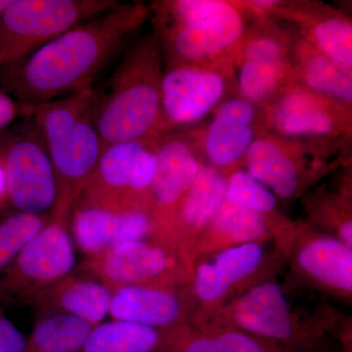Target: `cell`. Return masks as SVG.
Masks as SVG:
<instances>
[{"label":"cell","mask_w":352,"mask_h":352,"mask_svg":"<svg viewBox=\"0 0 352 352\" xmlns=\"http://www.w3.org/2000/svg\"><path fill=\"white\" fill-rule=\"evenodd\" d=\"M205 315L214 320L199 328L238 329L289 352L311 351L326 332L325 324L302 319V314L294 310L283 288L272 280L254 285Z\"/></svg>","instance_id":"5"},{"label":"cell","mask_w":352,"mask_h":352,"mask_svg":"<svg viewBox=\"0 0 352 352\" xmlns=\"http://www.w3.org/2000/svg\"><path fill=\"white\" fill-rule=\"evenodd\" d=\"M182 328L162 330L131 322H106L94 326L80 352H161Z\"/></svg>","instance_id":"26"},{"label":"cell","mask_w":352,"mask_h":352,"mask_svg":"<svg viewBox=\"0 0 352 352\" xmlns=\"http://www.w3.org/2000/svg\"><path fill=\"white\" fill-rule=\"evenodd\" d=\"M118 3L115 0H10L0 14V64L22 59Z\"/></svg>","instance_id":"7"},{"label":"cell","mask_w":352,"mask_h":352,"mask_svg":"<svg viewBox=\"0 0 352 352\" xmlns=\"http://www.w3.org/2000/svg\"><path fill=\"white\" fill-rule=\"evenodd\" d=\"M226 187L227 176L201 162L193 184L178 204L168 223L156 238L178 245L189 256L190 248L194 241L210 224L226 201Z\"/></svg>","instance_id":"20"},{"label":"cell","mask_w":352,"mask_h":352,"mask_svg":"<svg viewBox=\"0 0 352 352\" xmlns=\"http://www.w3.org/2000/svg\"><path fill=\"white\" fill-rule=\"evenodd\" d=\"M1 67H2V66H1V64H0V68H1Z\"/></svg>","instance_id":"36"},{"label":"cell","mask_w":352,"mask_h":352,"mask_svg":"<svg viewBox=\"0 0 352 352\" xmlns=\"http://www.w3.org/2000/svg\"><path fill=\"white\" fill-rule=\"evenodd\" d=\"M307 210L315 226L352 248L351 200L347 194L318 192L307 199Z\"/></svg>","instance_id":"30"},{"label":"cell","mask_w":352,"mask_h":352,"mask_svg":"<svg viewBox=\"0 0 352 352\" xmlns=\"http://www.w3.org/2000/svg\"><path fill=\"white\" fill-rule=\"evenodd\" d=\"M25 340L27 338L7 318L0 307V352H24Z\"/></svg>","instance_id":"32"},{"label":"cell","mask_w":352,"mask_h":352,"mask_svg":"<svg viewBox=\"0 0 352 352\" xmlns=\"http://www.w3.org/2000/svg\"><path fill=\"white\" fill-rule=\"evenodd\" d=\"M75 265L69 226L50 219L0 273V303L32 305Z\"/></svg>","instance_id":"10"},{"label":"cell","mask_w":352,"mask_h":352,"mask_svg":"<svg viewBox=\"0 0 352 352\" xmlns=\"http://www.w3.org/2000/svg\"><path fill=\"white\" fill-rule=\"evenodd\" d=\"M254 14L240 2L171 0L150 4L166 64H191L234 71L236 50Z\"/></svg>","instance_id":"3"},{"label":"cell","mask_w":352,"mask_h":352,"mask_svg":"<svg viewBox=\"0 0 352 352\" xmlns=\"http://www.w3.org/2000/svg\"><path fill=\"white\" fill-rule=\"evenodd\" d=\"M9 2H10V0H0V14L3 12L4 9L8 6Z\"/></svg>","instance_id":"35"},{"label":"cell","mask_w":352,"mask_h":352,"mask_svg":"<svg viewBox=\"0 0 352 352\" xmlns=\"http://www.w3.org/2000/svg\"><path fill=\"white\" fill-rule=\"evenodd\" d=\"M329 157L310 146L263 132L250 148L244 168L277 198L295 200L335 168Z\"/></svg>","instance_id":"13"},{"label":"cell","mask_w":352,"mask_h":352,"mask_svg":"<svg viewBox=\"0 0 352 352\" xmlns=\"http://www.w3.org/2000/svg\"><path fill=\"white\" fill-rule=\"evenodd\" d=\"M94 89L34 107H22L43 139L57 186L50 219L69 226L104 150L94 122Z\"/></svg>","instance_id":"4"},{"label":"cell","mask_w":352,"mask_h":352,"mask_svg":"<svg viewBox=\"0 0 352 352\" xmlns=\"http://www.w3.org/2000/svg\"><path fill=\"white\" fill-rule=\"evenodd\" d=\"M157 168L151 189L153 235L156 237L170 221L178 204L200 170L201 160L186 129L157 138Z\"/></svg>","instance_id":"17"},{"label":"cell","mask_w":352,"mask_h":352,"mask_svg":"<svg viewBox=\"0 0 352 352\" xmlns=\"http://www.w3.org/2000/svg\"><path fill=\"white\" fill-rule=\"evenodd\" d=\"M236 90L235 72L191 64H166L162 78L161 135L200 122Z\"/></svg>","instance_id":"12"},{"label":"cell","mask_w":352,"mask_h":352,"mask_svg":"<svg viewBox=\"0 0 352 352\" xmlns=\"http://www.w3.org/2000/svg\"><path fill=\"white\" fill-rule=\"evenodd\" d=\"M288 258L296 276L310 287L340 298L352 295V248L309 224L296 226Z\"/></svg>","instance_id":"16"},{"label":"cell","mask_w":352,"mask_h":352,"mask_svg":"<svg viewBox=\"0 0 352 352\" xmlns=\"http://www.w3.org/2000/svg\"><path fill=\"white\" fill-rule=\"evenodd\" d=\"M22 115V108L15 99L0 90V131L13 124Z\"/></svg>","instance_id":"33"},{"label":"cell","mask_w":352,"mask_h":352,"mask_svg":"<svg viewBox=\"0 0 352 352\" xmlns=\"http://www.w3.org/2000/svg\"><path fill=\"white\" fill-rule=\"evenodd\" d=\"M194 298L190 285H134L113 289L109 315L113 320L170 330L189 325Z\"/></svg>","instance_id":"18"},{"label":"cell","mask_w":352,"mask_h":352,"mask_svg":"<svg viewBox=\"0 0 352 352\" xmlns=\"http://www.w3.org/2000/svg\"><path fill=\"white\" fill-rule=\"evenodd\" d=\"M72 238L85 254L94 256L129 241L152 237L147 210H116L78 203L69 222Z\"/></svg>","instance_id":"19"},{"label":"cell","mask_w":352,"mask_h":352,"mask_svg":"<svg viewBox=\"0 0 352 352\" xmlns=\"http://www.w3.org/2000/svg\"><path fill=\"white\" fill-rule=\"evenodd\" d=\"M238 96L259 108L267 107L295 83L291 60H250L234 67Z\"/></svg>","instance_id":"28"},{"label":"cell","mask_w":352,"mask_h":352,"mask_svg":"<svg viewBox=\"0 0 352 352\" xmlns=\"http://www.w3.org/2000/svg\"><path fill=\"white\" fill-rule=\"evenodd\" d=\"M226 200L265 217L280 252L288 258L296 224L278 210V198L265 185L243 168L233 171L227 176Z\"/></svg>","instance_id":"25"},{"label":"cell","mask_w":352,"mask_h":352,"mask_svg":"<svg viewBox=\"0 0 352 352\" xmlns=\"http://www.w3.org/2000/svg\"><path fill=\"white\" fill-rule=\"evenodd\" d=\"M94 327L71 315H38L24 352H80Z\"/></svg>","instance_id":"29"},{"label":"cell","mask_w":352,"mask_h":352,"mask_svg":"<svg viewBox=\"0 0 352 352\" xmlns=\"http://www.w3.org/2000/svg\"><path fill=\"white\" fill-rule=\"evenodd\" d=\"M9 206H10V203H9L6 171H4L3 164L0 160V212Z\"/></svg>","instance_id":"34"},{"label":"cell","mask_w":352,"mask_h":352,"mask_svg":"<svg viewBox=\"0 0 352 352\" xmlns=\"http://www.w3.org/2000/svg\"><path fill=\"white\" fill-rule=\"evenodd\" d=\"M163 52L154 31L129 43L100 91L94 122L104 148L161 136Z\"/></svg>","instance_id":"2"},{"label":"cell","mask_w":352,"mask_h":352,"mask_svg":"<svg viewBox=\"0 0 352 352\" xmlns=\"http://www.w3.org/2000/svg\"><path fill=\"white\" fill-rule=\"evenodd\" d=\"M291 63L295 83L352 110V71L344 69L305 38L294 41Z\"/></svg>","instance_id":"24"},{"label":"cell","mask_w":352,"mask_h":352,"mask_svg":"<svg viewBox=\"0 0 352 352\" xmlns=\"http://www.w3.org/2000/svg\"><path fill=\"white\" fill-rule=\"evenodd\" d=\"M273 239L268 220L247 208L237 207L226 200L214 219L190 248L194 265L201 256L249 243L263 244Z\"/></svg>","instance_id":"23"},{"label":"cell","mask_w":352,"mask_h":352,"mask_svg":"<svg viewBox=\"0 0 352 352\" xmlns=\"http://www.w3.org/2000/svg\"><path fill=\"white\" fill-rule=\"evenodd\" d=\"M112 291L98 280L74 270L38 296V315L67 314L97 326L110 311Z\"/></svg>","instance_id":"22"},{"label":"cell","mask_w":352,"mask_h":352,"mask_svg":"<svg viewBox=\"0 0 352 352\" xmlns=\"http://www.w3.org/2000/svg\"><path fill=\"white\" fill-rule=\"evenodd\" d=\"M150 18V4L118 3L0 68L2 87L22 107L91 89Z\"/></svg>","instance_id":"1"},{"label":"cell","mask_w":352,"mask_h":352,"mask_svg":"<svg viewBox=\"0 0 352 352\" xmlns=\"http://www.w3.org/2000/svg\"><path fill=\"white\" fill-rule=\"evenodd\" d=\"M203 163L226 176L244 168L245 156L259 134L265 132L263 108L241 97H230L215 109L201 131L187 129Z\"/></svg>","instance_id":"14"},{"label":"cell","mask_w":352,"mask_h":352,"mask_svg":"<svg viewBox=\"0 0 352 352\" xmlns=\"http://www.w3.org/2000/svg\"><path fill=\"white\" fill-rule=\"evenodd\" d=\"M272 15L296 23L315 50L352 71V22L346 14L320 2L278 1Z\"/></svg>","instance_id":"21"},{"label":"cell","mask_w":352,"mask_h":352,"mask_svg":"<svg viewBox=\"0 0 352 352\" xmlns=\"http://www.w3.org/2000/svg\"><path fill=\"white\" fill-rule=\"evenodd\" d=\"M194 263L182 248L156 237L129 241L85 256L76 271L98 280L111 291L134 285L186 286Z\"/></svg>","instance_id":"6"},{"label":"cell","mask_w":352,"mask_h":352,"mask_svg":"<svg viewBox=\"0 0 352 352\" xmlns=\"http://www.w3.org/2000/svg\"><path fill=\"white\" fill-rule=\"evenodd\" d=\"M50 219V214L16 212L0 219V273Z\"/></svg>","instance_id":"31"},{"label":"cell","mask_w":352,"mask_h":352,"mask_svg":"<svg viewBox=\"0 0 352 352\" xmlns=\"http://www.w3.org/2000/svg\"><path fill=\"white\" fill-rule=\"evenodd\" d=\"M157 138L104 148L78 203L109 210L151 212Z\"/></svg>","instance_id":"9"},{"label":"cell","mask_w":352,"mask_h":352,"mask_svg":"<svg viewBox=\"0 0 352 352\" xmlns=\"http://www.w3.org/2000/svg\"><path fill=\"white\" fill-rule=\"evenodd\" d=\"M266 254L263 244L249 243L208 254L194 265L190 287L205 312L223 307L263 278Z\"/></svg>","instance_id":"15"},{"label":"cell","mask_w":352,"mask_h":352,"mask_svg":"<svg viewBox=\"0 0 352 352\" xmlns=\"http://www.w3.org/2000/svg\"><path fill=\"white\" fill-rule=\"evenodd\" d=\"M9 203L17 212L47 214L57 199L56 180L43 139L31 118L0 138Z\"/></svg>","instance_id":"11"},{"label":"cell","mask_w":352,"mask_h":352,"mask_svg":"<svg viewBox=\"0 0 352 352\" xmlns=\"http://www.w3.org/2000/svg\"><path fill=\"white\" fill-rule=\"evenodd\" d=\"M161 352H289L274 342L235 328H195L178 330Z\"/></svg>","instance_id":"27"},{"label":"cell","mask_w":352,"mask_h":352,"mask_svg":"<svg viewBox=\"0 0 352 352\" xmlns=\"http://www.w3.org/2000/svg\"><path fill=\"white\" fill-rule=\"evenodd\" d=\"M351 110L294 83L263 108L265 132L332 156L351 140Z\"/></svg>","instance_id":"8"}]
</instances>
